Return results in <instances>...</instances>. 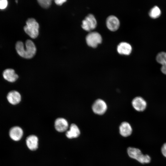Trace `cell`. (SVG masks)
<instances>
[{"label":"cell","mask_w":166,"mask_h":166,"mask_svg":"<svg viewBox=\"0 0 166 166\" xmlns=\"http://www.w3.org/2000/svg\"><path fill=\"white\" fill-rule=\"evenodd\" d=\"M8 4L6 0H0V9H4L6 8Z\"/></svg>","instance_id":"20"},{"label":"cell","mask_w":166,"mask_h":166,"mask_svg":"<svg viewBox=\"0 0 166 166\" xmlns=\"http://www.w3.org/2000/svg\"><path fill=\"white\" fill-rule=\"evenodd\" d=\"M157 61L162 65L161 72L166 75V53L161 52L158 54L156 57Z\"/></svg>","instance_id":"17"},{"label":"cell","mask_w":166,"mask_h":166,"mask_svg":"<svg viewBox=\"0 0 166 166\" xmlns=\"http://www.w3.org/2000/svg\"><path fill=\"white\" fill-rule=\"evenodd\" d=\"M39 25L36 20L33 18L29 19L26 22V25L24 27L25 32L31 38H36L39 34Z\"/></svg>","instance_id":"3"},{"label":"cell","mask_w":166,"mask_h":166,"mask_svg":"<svg viewBox=\"0 0 166 166\" xmlns=\"http://www.w3.org/2000/svg\"><path fill=\"white\" fill-rule=\"evenodd\" d=\"M97 25V22L95 17L89 14L82 21L81 27L85 30L89 31L94 29Z\"/></svg>","instance_id":"5"},{"label":"cell","mask_w":166,"mask_h":166,"mask_svg":"<svg viewBox=\"0 0 166 166\" xmlns=\"http://www.w3.org/2000/svg\"><path fill=\"white\" fill-rule=\"evenodd\" d=\"M26 145L31 150L34 151L38 148V139L34 135H30L28 136L26 140Z\"/></svg>","instance_id":"14"},{"label":"cell","mask_w":166,"mask_h":166,"mask_svg":"<svg viewBox=\"0 0 166 166\" xmlns=\"http://www.w3.org/2000/svg\"><path fill=\"white\" fill-rule=\"evenodd\" d=\"M26 48L22 42L18 41L16 44V49L18 54L26 58H32L35 54L36 48L34 42L31 40H27L25 43Z\"/></svg>","instance_id":"1"},{"label":"cell","mask_w":166,"mask_h":166,"mask_svg":"<svg viewBox=\"0 0 166 166\" xmlns=\"http://www.w3.org/2000/svg\"><path fill=\"white\" fill-rule=\"evenodd\" d=\"M127 152L131 158L135 159L142 164L148 163L151 161L150 156L148 155H143L138 148L129 147Z\"/></svg>","instance_id":"2"},{"label":"cell","mask_w":166,"mask_h":166,"mask_svg":"<svg viewBox=\"0 0 166 166\" xmlns=\"http://www.w3.org/2000/svg\"><path fill=\"white\" fill-rule=\"evenodd\" d=\"M55 128L59 132L65 131L68 127V123L67 121L63 118L57 119L54 123Z\"/></svg>","instance_id":"11"},{"label":"cell","mask_w":166,"mask_h":166,"mask_svg":"<svg viewBox=\"0 0 166 166\" xmlns=\"http://www.w3.org/2000/svg\"><path fill=\"white\" fill-rule=\"evenodd\" d=\"M7 99L9 103L15 105L20 103L21 99V96L18 92L13 90L10 91L8 93Z\"/></svg>","instance_id":"10"},{"label":"cell","mask_w":166,"mask_h":166,"mask_svg":"<svg viewBox=\"0 0 166 166\" xmlns=\"http://www.w3.org/2000/svg\"><path fill=\"white\" fill-rule=\"evenodd\" d=\"M161 151L163 156L166 157V143H164L162 146Z\"/></svg>","instance_id":"21"},{"label":"cell","mask_w":166,"mask_h":166,"mask_svg":"<svg viewBox=\"0 0 166 166\" xmlns=\"http://www.w3.org/2000/svg\"><path fill=\"white\" fill-rule=\"evenodd\" d=\"M117 50L118 52L121 54L128 55L132 52V47L129 43L122 42L117 45Z\"/></svg>","instance_id":"13"},{"label":"cell","mask_w":166,"mask_h":166,"mask_svg":"<svg viewBox=\"0 0 166 166\" xmlns=\"http://www.w3.org/2000/svg\"><path fill=\"white\" fill-rule=\"evenodd\" d=\"M9 134L10 138L14 140H19L23 135V131L21 128L15 126L11 128L9 131Z\"/></svg>","instance_id":"9"},{"label":"cell","mask_w":166,"mask_h":166,"mask_svg":"<svg viewBox=\"0 0 166 166\" xmlns=\"http://www.w3.org/2000/svg\"><path fill=\"white\" fill-rule=\"evenodd\" d=\"M80 134V130L77 126L74 124H72L70 127L69 129L66 132L65 135L68 138L72 139L77 137Z\"/></svg>","instance_id":"16"},{"label":"cell","mask_w":166,"mask_h":166,"mask_svg":"<svg viewBox=\"0 0 166 166\" xmlns=\"http://www.w3.org/2000/svg\"><path fill=\"white\" fill-rule=\"evenodd\" d=\"M132 104L134 109L139 112L144 111L147 107L146 102L140 97L134 98L132 101Z\"/></svg>","instance_id":"7"},{"label":"cell","mask_w":166,"mask_h":166,"mask_svg":"<svg viewBox=\"0 0 166 166\" xmlns=\"http://www.w3.org/2000/svg\"><path fill=\"white\" fill-rule=\"evenodd\" d=\"M160 14V10L159 8L157 6H155L152 7L149 13V16L153 18L158 17Z\"/></svg>","instance_id":"18"},{"label":"cell","mask_w":166,"mask_h":166,"mask_svg":"<svg viewBox=\"0 0 166 166\" xmlns=\"http://www.w3.org/2000/svg\"><path fill=\"white\" fill-rule=\"evenodd\" d=\"M106 25L108 29L111 31L117 30L120 26V22L118 19L114 15H110L107 18Z\"/></svg>","instance_id":"8"},{"label":"cell","mask_w":166,"mask_h":166,"mask_svg":"<svg viewBox=\"0 0 166 166\" xmlns=\"http://www.w3.org/2000/svg\"><path fill=\"white\" fill-rule=\"evenodd\" d=\"M107 108V105L105 102L101 99H98L93 103L92 109L95 114L101 115L104 114L106 111Z\"/></svg>","instance_id":"6"},{"label":"cell","mask_w":166,"mask_h":166,"mask_svg":"<svg viewBox=\"0 0 166 166\" xmlns=\"http://www.w3.org/2000/svg\"><path fill=\"white\" fill-rule=\"evenodd\" d=\"M86 41L89 46L95 48L101 42L102 38L101 34L98 32L95 31L91 32L86 36Z\"/></svg>","instance_id":"4"},{"label":"cell","mask_w":166,"mask_h":166,"mask_svg":"<svg viewBox=\"0 0 166 166\" xmlns=\"http://www.w3.org/2000/svg\"><path fill=\"white\" fill-rule=\"evenodd\" d=\"M3 78L6 81L10 82H14L18 79V76L12 69H5L2 73Z\"/></svg>","instance_id":"12"},{"label":"cell","mask_w":166,"mask_h":166,"mask_svg":"<svg viewBox=\"0 0 166 166\" xmlns=\"http://www.w3.org/2000/svg\"><path fill=\"white\" fill-rule=\"evenodd\" d=\"M66 1L65 0H55V2L57 5H61Z\"/></svg>","instance_id":"22"},{"label":"cell","mask_w":166,"mask_h":166,"mask_svg":"<svg viewBox=\"0 0 166 166\" xmlns=\"http://www.w3.org/2000/svg\"><path fill=\"white\" fill-rule=\"evenodd\" d=\"M38 2L42 7L47 8L50 5L51 3V0H38Z\"/></svg>","instance_id":"19"},{"label":"cell","mask_w":166,"mask_h":166,"mask_svg":"<svg viewBox=\"0 0 166 166\" xmlns=\"http://www.w3.org/2000/svg\"><path fill=\"white\" fill-rule=\"evenodd\" d=\"M121 135L124 137H127L132 133V129L130 124L126 122H122L119 127Z\"/></svg>","instance_id":"15"}]
</instances>
